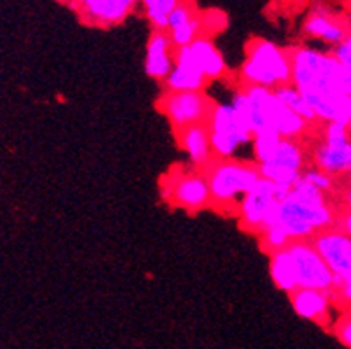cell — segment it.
<instances>
[{
	"instance_id": "obj_25",
	"label": "cell",
	"mask_w": 351,
	"mask_h": 349,
	"mask_svg": "<svg viewBox=\"0 0 351 349\" xmlns=\"http://www.w3.org/2000/svg\"><path fill=\"white\" fill-rule=\"evenodd\" d=\"M258 234H261V239H263L264 248H266V250H269V253L285 250V248L293 243V241L289 239V235L284 232V228H280L278 225L266 226V228H263V230L258 232Z\"/></svg>"
},
{
	"instance_id": "obj_7",
	"label": "cell",
	"mask_w": 351,
	"mask_h": 349,
	"mask_svg": "<svg viewBox=\"0 0 351 349\" xmlns=\"http://www.w3.org/2000/svg\"><path fill=\"white\" fill-rule=\"evenodd\" d=\"M291 189H284L269 180L261 178L257 186L239 202L237 213L245 228L252 232H261L266 226H271L275 217L276 205L287 196Z\"/></svg>"
},
{
	"instance_id": "obj_4",
	"label": "cell",
	"mask_w": 351,
	"mask_h": 349,
	"mask_svg": "<svg viewBox=\"0 0 351 349\" xmlns=\"http://www.w3.org/2000/svg\"><path fill=\"white\" fill-rule=\"evenodd\" d=\"M214 204H236L241 202L261 180L257 164L241 163L236 159H221L209 164L204 173Z\"/></svg>"
},
{
	"instance_id": "obj_5",
	"label": "cell",
	"mask_w": 351,
	"mask_h": 349,
	"mask_svg": "<svg viewBox=\"0 0 351 349\" xmlns=\"http://www.w3.org/2000/svg\"><path fill=\"white\" fill-rule=\"evenodd\" d=\"M213 154L219 159H232L246 145H252L254 134L248 123L230 104H214L207 121Z\"/></svg>"
},
{
	"instance_id": "obj_20",
	"label": "cell",
	"mask_w": 351,
	"mask_h": 349,
	"mask_svg": "<svg viewBox=\"0 0 351 349\" xmlns=\"http://www.w3.org/2000/svg\"><path fill=\"white\" fill-rule=\"evenodd\" d=\"M314 164L328 175H341L351 171V141L343 145H326L321 141L314 150Z\"/></svg>"
},
{
	"instance_id": "obj_8",
	"label": "cell",
	"mask_w": 351,
	"mask_h": 349,
	"mask_svg": "<svg viewBox=\"0 0 351 349\" xmlns=\"http://www.w3.org/2000/svg\"><path fill=\"white\" fill-rule=\"evenodd\" d=\"M287 252L293 258L298 289H312L328 294L335 291L334 274L311 241H294L287 246Z\"/></svg>"
},
{
	"instance_id": "obj_28",
	"label": "cell",
	"mask_w": 351,
	"mask_h": 349,
	"mask_svg": "<svg viewBox=\"0 0 351 349\" xmlns=\"http://www.w3.org/2000/svg\"><path fill=\"white\" fill-rule=\"evenodd\" d=\"M351 141L350 127L346 123H326L325 134H323V143L326 145H343Z\"/></svg>"
},
{
	"instance_id": "obj_9",
	"label": "cell",
	"mask_w": 351,
	"mask_h": 349,
	"mask_svg": "<svg viewBox=\"0 0 351 349\" xmlns=\"http://www.w3.org/2000/svg\"><path fill=\"white\" fill-rule=\"evenodd\" d=\"M261 178L284 189H293V186L302 178L305 171V154L298 141L282 139L275 154L263 164H257Z\"/></svg>"
},
{
	"instance_id": "obj_26",
	"label": "cell",
	"mask_w": 351,
	"mask_h": 349,
	"mask_svg": "<svg viewBox=\"0 0 351 349\" xmlns=\"http://www.w3.org/2000/svg\"><path fill=\"white\" fill-rule=\"evenodd\" d=\"M200 23H202V36H207L209 38L214 32L223 31L228 23L227 14L218 9H209L205 13H200Z\"/></svg>"
},
{
	"instance_id": "obj_3",
	"label": "cell",
	"mask_w": 351,
	"mask_h": 349,
	"mask_svg": "<svg viewBox=\"0 0 351 349\" xmlns=\"http://www.w3.org/2000/svg\"><path fill=\"white\" fill-rule=\"evenodd\" d=\"M291 77L293 68L289 50L263 38H254L246 45L245 61L241 67V79L245 86L273 91L280 86L291 84Z\"/></svg>"
},
{
	"instance_id": "obj_30",
	"label": "cell",
	"mask_w": 351,
	"mask_h": 349,
	"mask_svg": "<svg viewBox=\"0 0 351 349\" xmlns=\"http://www.w3.org/2000/svg\"><path fill=\"white\" fill-rule=\"evenodd\" d=\"M335 335L341 342H343L346 348L351 349V315H346V317L339 319L337 323H335L334 328Z\"/></svg>"
},
{
	"instance_id": "obj_34",
	"label": "cell",
	"mask_w": 351,
	"mask_h": 349,
	"mask_svg": "<svg viewBox=\"0 0 351 349\" xmlns=\"http://www.w3.org/2000/svg\"><path fill=\"white\" fill-rule=\"evenodd\" d=\"M348 180H350V187H351V171L348 173Z\"/></svg>"
},
{
	"instance_id": "obj_11",
	"label": "cell",
	"mask_w": 351,
	"mask_h": 349,
	"mask_svg": "<svg viewBox=\"0 0 351 349\" xmlns=\"http://www.w3.org/2000/svg\"><path fill=\"white\" fill-rule=\"evenodd\" d=\"M162 196L186 210H200L213 202L207 178L196 171H177L166 178Z\"/></svg>"
},
{
	"instance_id": "obj_22",
	"label": "cell",
	"mask_w": 351,
	"mask_h": 349,
	"mask_svg": "<svg viewBox=\"0 0 351 349\" xmlns=\"http://www.w3.org/2000/svg\"><path fill=\"white\" fill-rule=\"evenodd\" d=\"M273 93H275V97L278 98V100H280V102L287 107V109H291L293 112H296V115H298L300 118L305 119L307 123L316 121V116H314V112L311 111V107L307 106V102L303 100V97L300 95V91L294 88L293 84L280 86V88L273 89Z\"/></svg>"
},
{
	"instance_id": "obj_15",
	"label": "cell",
	"mask_w": 351,
	"mask_h": 349,
	"mask_svg": "<svg viewBox=\"0 0 351 349\" xmlns=\"http://www.w3.org/2000/svg\"><path fill=\"white\" fill-rule=\"evenodd\" d=\"M175 67V49L166 31H152L147 43L145 71L154 80H162L171 73Z\"/></svg>"
},
{
	"instance_id": "obj_29",
	"label": "cell",
	"mask_w": 351,
	"mask_h": 349,
	"mask_svg": "<svg viewBox=\"0 0 351 349\" xmlns=\"http://www.w3.org/2000/svg\"><path fill=\"white\" fill-rule=\"evenodd\" d=\"M332 53H334L335 59L341 62V67H343L344 70H346L348 73L351 75V32L346 40L343 41V43L335 47L334 52Z\"/></svg>"
},
{
	"instance_id": "obj_24",
	"label": "cell",
	"mask_w": 351,
	"mask_h": 349,
	"mask_svg": "<svg viewBox=\"0 0 351 349\" xmlns=\"http://www.w3.org/2000/svg\"><path fill=\"white\" fill-rule=\"evenodd\" d=\"M282 137L275 132V130H263V132L254 134L252 139V150H254L255 163L263 164L266 163L269 157L276 152V148L280 146Z\"/></svg>"
},
{
	"instance_id": "obj_17",
	"label": "cell",
	"mask_w": 351,
	"mask_h": 349,
	"mask_svg": "<svg viewBox=\"0 0 351 349\" xmlns=\"http://www.w3.org/2000/svg\"><path fill=\"white\" fill-rule=\"evenodd\" d=\"M291 305L300 317L314 323H325L332 309V294L312 289H296L291 294Z\"/></svg>"
},
{
	"instance_id": "obj_14",
	"label": "cell",
	"mask_w": 351,
	"mask_h": 349,
	"mask_svg": "<svg viewBox=\"0 0 351 349\" xmlns=\"http://www.w3.org/2000/svg\"><path fill=\"white\" fill-rule=\"evenodd\" d=\"M168 36L173 47L184 49L195 43L202 36L200 13L193 8V4L178 2L177 8L171 11L168 20Z\"/></svg>"
},
{
	"instance_id": "obj_32",
	"label": "cell",
	"mask_w": 351,
	"mask_h": 349,
	"mask_svg": "<svg viewBox=\"0 0 351 349\" xmlns=\"http://www.w3.org/2000/svg\"><path fill=\"white\" fill-rule=\"evenodd\" d=\"M344 202H346L348 210H350V213H351V187L346 191V195H344Z\"/></svg>"
},
{
	"instance_id": "obj_31",
	"label": "cell",
	"mask_w": 351,
	"mask_h": 349,
	"mask_svg": "<svg viewBox=\"0 0 351 349\" xmlns=\"http://www.w3.org/2000/svg\"><path fill=\"white\" fill-rule=\"evenodd\" d=\"M341 230H343L344 234L351 239V213L350 210H348L346 214H343V217H341Z\"/></svg>"
},
{
	"instance_id": "obj_10",
	"label": "cell",
	"mask_w": 351,
	"mask_h": 349,
	"mask_svg": "<svg viewBox=\"0 0 351 349\" xmlns=\"http://www.w3.org/2000/svg\"><path fill=\"white\" fill-rule=\"evenodd\" d=\"M311 243L334 274L335 291L351 283V239L341 228H328L319 232Z\"/></svg>"
},
{
	"instance_id": "obj_2",
	"label": "cell",
	"mask_w": 351,
	"mask_h": 349,
	"mask_svg": "<svg viewBox=\"0 0 351 349\" xmlns=\"http://www.w3.org/2000/svg\"><path fill=\"white\" fill-rule=\"evenodd\" d=\"M284 228L291 241H308L334 225V210L316 187L300 178L276 205L273 225Z\"/></svg>"
},
{
	"instance_id": "obj_21",
	"label": "cell",
	"mask_w": 351,
	"mask_h": 349,
	"mask_svg": "<svg viewBox=\"0 0 351 349\" xmlns=\"http://www.w3.org/2000/svg\"><path fill=\"white\" fill-rule=\"evenodd\" d=\"M269 274H271V280L276 287L287 292L289 296L298 289L293 258H291L287 248L269 255Z\"/></svg>"
},
{
	"instance_id": "obj_23",
	"label": "cell",
	"mask_w": 351,
	"mask_h": 349,
	"mask_svg": "<svg viewBox=\"0 0 351 349\" xmlns=\"http://www.w3.org/2000/svg\"><path fill=\"white\" fill-rule=\"evenodd\" d=\"M177 0H145L143 8L154 31H168L169 14L177 8Z\"/></svg>"
},
{
	"instance_id": "obj_12",
	"label": "cell",
	"mask_w": 351,
	"mask_h": 349,
	"mask_svg": "<svg viewBox=\"0 0 351 349\" xmlns=\"http://www.w3.org/2000/svg\"><path fill=\"white\" fill-rule=\"evenodd\" d=\"M136 5L134 0H80L73 2L71 8L88 25L112 27L125 22Z\"/></svg>"
},
{
	"instance_id": "obj_13",
	"label": "cell",
	"mask_w": 351,
	"mask_h": 349,
	"mask_svg": "<svg viewBox=\"0 0 351 349\" xmlns=\"http://www.w3.org/2000/svg\"><path fill=\"white\" fill-rule=\"evenodd\" d=\"M207 79L196 64L189 47L175 49V67L165 80L166 91L184 93V91H204Z\"/></svg>"
},
{
	"instance_id": "obj_1",
	"label": "cell",
	"mask_w": 351,
	"mask_h": 349,
	"mask_svg": "<svg viewBox=\"0 0 351 349\" xmlns=\"http://www.w3.org/2000/svg\"><path fill=\"white\" fill-rule=\"evenodd\" d=\"M293 77L316 119L323 123H346L351 102V75L341 67L334 53L308 47L289 50Z\"/></svg>"
},
{
	"instance_id": "obj_33",
	"label": "cell",
	"mask_w": 351,
	"mask_h": 349,
	"mask_svg": "<svg viewBox=\"0 0 351 349\" xmlns=\"http://www.w3.org/2000/svg\"><path fill=\"white\" fill-rule=\"evenodd\" d=\"M348 127L351 128V102H350V112H348Z\"/></svg>"
},
{
	"instance_id": "obj_6",
	"label": "cell",
	"mask_w": 351,
	"mask_h": 349,
	"mask_svg": "<svg viewBox=\"0 0 351 349\" xmlns=\"http://www.w3.org/2000/svg\"><path fill=\"white\" fill-rule=\"evenodd\" d=\"M214 104L204 91H165L159 100V111L168 118L175 132L193 125H205L209 121Z\"/></svg>"
},
{
	"instance_id": "obj_19",
	"label": "cell",
	"mask_w": 351,
	"mask_h": 349,
	"mask_svg": "<svg viewBox=\"0 0 351 349\" xmlns=\"http://www.w3.org/2000/svg\"><path fill=\"white\" fill-rule=\"evenodd\" d=\"M189 50L207 80L219 79L227 71V62H225L223 53L207 36H200L195 43L189 45Z\"/></svg>"
},
{
	"instance_id": "obj_18",
	"label": "cell",
	"mask_w": 351,
	"mask_h": 349,
	"mask_svg": "<svg viewBox=\"0 0 351 349\" xmlns=\"http://www.w3.org/2000/svg\"><path fill=\"white\" fill-rule=\"evenodd\" d=\"M177 141L195 166H209L213 163V146L207 123L193 125L177 132Z\"/></svg>"
},
{
	"instance_id": "obj_27",
	"label": "cell",
	"mask_w": 351,
	"mask_h": 349,
	"mask_svg": "<svg viewBox=\"0 0 351 349\" xmlns=\"http://www.w3.org/2000/svg\"><path fill=\"white\" fill-rule=\"evenodd\" d=\"M302 178L307 184H311L312 187H316L317 191H321L323 195L330 193V191L334 189V177L328 175V173L321 171L317 168H308L302 173Z\"/></svg>"
},
{
	"instance_id": "obj_16",
	"label": "cell",
	"mask_w": 351,
	"mask_h": 349,
	"mask_svg": "<svg viewBox=\"0 0 351 349\" xmlns=\"http://www.w3.org/2000/svg\"><path fill=\"white\" fill-rule=\"evenodd\" d=\"M303 31L307 32V36H311V38H316V40L325 41L328 45H334V47L343 43L350 36L348 27L325 9L312 11L303 23Z\"/></svg>"
}]
</instances>
